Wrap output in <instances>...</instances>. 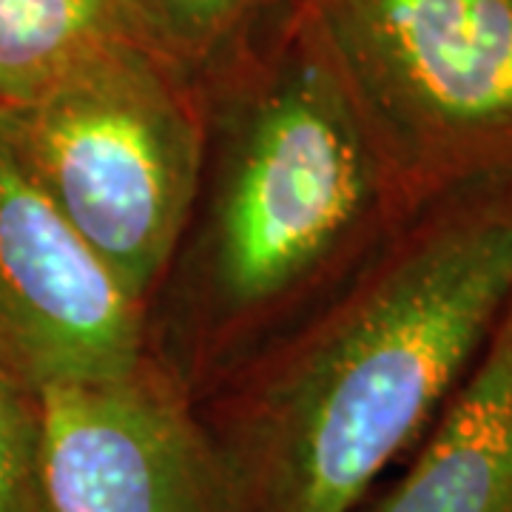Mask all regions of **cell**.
I'll list each match as a JSON object with an SVG mask.
<instances>
[{
  "instance_id": "cell-1",
  "label": "cell",
  "mask_w": 512,
  "mask_h": 512,
  "mask_svg": "<svg viewBox=\"0 0 512 512\" xmlns=\"http://www.w3.org/2000/svg\"><path fill=\"white\" fill-rule=\"evenodd\" d=\"M510 299V220L444 228L350 293L254 379L211 439L234 512H353Z\"/></svg>"
},
{
  "instance_id": "cell-2",
  "label": "cell",
  "mask_w": 512,
  "mask_h": 512,
  "mask_svg": "<svg viewBox=\"0 0 512 512\" xmlns=\"http://www.w3.org/2000/svg\"><path fill=\"white\" fill-rule=\"evenodd\" d=\"M197 83L222 126L197 296L214 330L254 328L362 231L379 200V148L311 0H293Z\"/></svg>"
},
{
  "instance_id": "cell-3",
  "label": "cell",
  "mask_w": 512,
  "mask_h": 512,
  "mask_svg": "<svg viewBox=\"0 0 512 512\" xmlns=\"http://www.w3.org/2000/svg\"><path fill=\"white\" fill-rule=\"evenodd\" d=\"M0 111L63 217L148 308L200 200V83L151 46H117L32 106Z\"/></svg>"
},
{
  "instance_id": "cell-4",
  "label": "cell",
  "mask_w": 512,
  "mask_h": 512,
  "mask_svg": "<svg viewBox=\"0 0 512 512\" xmlns=\"http://www.w3.org/2000/svg\"><path fill=\"white\" fill-rule=\"evenodd\" d=\"M370 131L476 143L512 131V0H311Z\"/></svg>"
},
{
  "instance_id": "cell-5",
  "label": "cell",
  "mask_w": 512,
  "mask_h": 512,
  "mask_svg": "<svg viewBox=\"0 0 512 512\" xmlns=\"http://www.w3.org/2000/svg\"><path fill=\"white\" fill-rule=\"evenodd\" d=\"M0 362L32 390L146 359V308L46 194L0 111Z\"/></svg>"
},
{
  "instance_id": "cell-6",
  "label": "cell",
  "mask_w": 512,
  "mask_h": 512,
  "mask_svg": "<svg viewBox=\"0 0 512 512\" xmlns=\"http://www.w3.org/2000/svg\"><path fill=\"white\" fill-rule=\"evenodd\" d=\"M37 404L46 512H234L211 436L151 362Z\"/></svg>"
},
{
  "instance_id": "cell-7",
  "label": "cell",
  "mask_w": 512,
  "mask_h": 512,
  "mask_svg": "<svg viewBox=\"0 0 512 512\" xmlns=\"http://www.w3.org/2000/svg\"><path fill=\"white\" fill-rule=\"evenodd\" d=\"M376 512H512V328Z\"/></svg>"
},
{
  "instance_id": "cell-8",
  "label": "cell",
  "mask_w": 512,
  "mask_h": 512,
  "mask_svg": "<svg viewBox=\"0 0 512 512\" xmlns=\"http://www.w3.org/2000/svg\"><path fill=\"white\" fill-rule=\"evenodd\" d=\"M117 46L157 49L134 0H0V109L32 106Z\"/></svg>"
},
{
  "instance_id": "cell-9",
  "label": "cell",
  "mask_w": 512,
  "mask_h": 512,
  "mask_svg": "<svg viewBox=\"0 0 512 512\" xmlns=\"http://www.w3.org/2000/svg\"><path fill=\"white\" fill-rule=\"evenodd\" d=\"M293 0H134L154 46L202 80L251 43Z\"/></svg>"
},
{
  "instance_id": "cell-10",
  "label": "cell",
  "mask_w": 512,
  "mask_h": 512,
  "mask_svg": "<svg viewBox=\"0 0 512 512\" xmlns=\"http://www.w3.org/2000/svg\"><path fill=\"white\" fill-rule=\"evenodd\" d=\"M0 512H46L37 393L0 362Z\"/></svg>"
},
{
  "instance_id": "cell-11",
  "label": "cell",
  "mask_w": 512,
  "mask_h": 512,
  "mask_svg": "<svg viewBox=\"0 0 512 512\" xmlns=\"http://www.w3.org/2000/svg\"><path fill=\"white\" fill-rule=\"evenodd\" d=\"M510 328H512V322H510Z\"/></svg>"
}]
</instances>
